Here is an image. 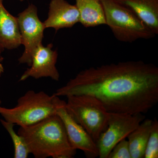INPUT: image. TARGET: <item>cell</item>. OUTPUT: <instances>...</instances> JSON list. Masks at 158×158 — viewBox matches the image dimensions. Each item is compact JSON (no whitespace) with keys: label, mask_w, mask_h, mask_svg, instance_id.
Segmentation results:
<instances>
[{"label":"cell","mask_w":158,"mask_h":158,"mask_svg":"<svg viewBox=\"0 0 158 158\" xmlns=\"http://www.w3.org/2000/svg\"><path fill=\"white\" fill-rule=\"evenodd\" d=\"M4 72V68L3 67L2 62L0 61V76Z\"/></svg>","instance_id":"obj_19"},{"label":"cell","mask_w":158,"mask_h":158,"mask_svg":"<svg viewBox=\"0 0 158 158\" xmlns=\"http://www.w3.org/2000/svg\"><path fill=\"white\" fill-rule=\"evenodd\" d=\"M66 98L65 107L67 112L96 143L107 127L109 113L102 103L91 95L82 94Z\"/></svg>","instance_id":"obj_5"},{"label":"cell","mask_w":158,"mask_h":158,"mask_svg":"<svg viewBox=\"0 0 158 158\" xmlns=\"http://www.w3.org/2000/svg\"><path fill=\"white\" fill-rule=\"evenodd\" d=\"M4 48L2 46L1 44L0 43V61H1V62H2V61L3 60V58L2 56V53L3 51H4Z\"/></svg>","instance_id":"obj_18"},{"label":"cell","mask_w":158,"mask_h":158,"mask_svg":"<svg viewBox=\"0 0 158 158\" xmlns=\"http://www.w3.org/2000/svg\"><path fill=\"white\" fill-rule=\"evenodd\" d=\"M1 104H2V100L0 99V106H1Z\"/></svg>","instance_id":"obj_20"},{"label":"cell","mask_w":158,"mask_h":158,"mask_svg":"<svg viewBox=\"0 0 158 158\" xmlns=\"http://www.w3.org/2000/svg\"><path fill=\"white\" fill-rule=\"evenodd\" d=\"M144 158H158V122L153 120L152 127L148 141Z\"/></svg>","instance_id":"obj_16"},{"label":"cell","mask_w":158,"mask_h":158,"mask_svg":"<svg viewBox=\"0 0 158 158\" xmlns=\"http://www.w3.org/2000/svg\"><path fill=\"white\" fill-rule=\"evenodd\" d=\"M20 1H21V2H23V1H24V0H19Z\"/></svg>","instance_id":"obj_21"},{"label":"cell","mask_w":158,"mask_h":158,"mask_svg":"<svg viewBox=\"0 0 158 158\" xmlns=\"http://www.w3.org/2000/svg\"><path fill=\"white\" fill-rule=\"evenodd\" d=\"M53 94H88L97 98L108 113L144 114L158 102V68L141 61L90 67Z\"/></svg>","instance_id":"obj_1"},{"label":"cell","mask_w":158,"mask_h":158,"mask_svg":"<svg viewBox=\"0 0 158 158\" xmlns=\"http://www.w3.org/2000/svg\"><path fill=\"white\" fill-rule=\"evenodd\" d=\"M145 118L143 114L109 113L107 127L96 142L100 158H108L113 147L125 139Z\"/></svg>","instance_id":"obj_6"},{"label":"cell","mask_w":158,"mask_h":158,"mask_svg":"<svg viewBox=\"0 0 158 158\" xmlns=\"http://www.w3.org/2000/svg\"><path fill=\"white\" fill-rule=\"evenodd\" d=\"M52 44L47 46H44L41 44L37 48L33 54L30 68L23 73L19 81L29 77L36 79L50 77L54 81H59V73L56 65L58 54L57 51L52 50Z\"/></svg>","instance_id":"obj_9"},{"label":"cell","mask_w":158,"mask_h":158,"mask_svg":"<svg viewBox=\"0 0 158 158\" xmlns=\"http://www.w3.org/2000/svg\"><path fill=\"white\" fill-rule=\"evenodd\" d=\"M59 97L44 91L29 90L18 99L13 108L0 106V115L4 120L19 127H27L56 114Z\"/></svg>","instance_id":"obj_3"},{"label":"cell","mask_w":158,"mask_h":158,"mask_svg":"<svg viewBox=\"0 0 158 158\" xmlns=\"http://www.w3.org/2000/svg\"><path fill=\"white\" fill-rule=\"evenodd\" d=\"M108 158H131L128 141L124 139L113 147Z\"/></svg>","instance_id":"obj_17"},{"label":"cell","mask_w":158,"mask_h":158,"mask_svg":"<svg viewBox=\"0 0 158 158\" xmlns=\"http://www.w3.org/2000/svg\"><path fill=\"white\" fill-rule=\"evenodd\" d=\"M17 19L21 44L25 48L19 62L20 64H27L31 66L34 52L42 44L45 28L44 23L38 18L37 8L33 4L20 13Z\"/></svg>","instance_id":"obj_7"},{"label":"cell","mask_w":158,"mask_h":158,"mask_svg":"<svg viewBox=\"0 0 158 158\" xmlns=\"http://www.w3.org/2000/svg\"><path fill=\"white\" fill-rule=\"evenodd\" d=\"M65 102L59 98L56 114L62 119L69 142L75 150H81L86 157L94 158L99 156L96 142L81 126L69 115L65 107Z\"/></svg>","instance_id":"obj_8"},{"label":"cell","mask_w":158,"mask_h":158,"mask_svg":"<svg viewBox=\"0 0 158 158\" xmlns=\"http://www.w3.org/2000/svg\"><path fill=\"white\" fill-rule=\"evenodd\" d=\"M17 133L35 158H72L76 154L57 114L31 126L20 127Z\"/></svg>","instance_id":"obj_2"},{"label":"cell","mask_w":158,"mask_h":158,"mask_svg":"<svg viewBox=\"0 0 158 158\" xmlns=\"http://www.w3.org/2000/svg\"><path fill=\"white\" fill-rule=\"evenodd\" d=\"M80 14V22L85 27L106 25L101 0H75Z\"/></svg>","instance_id":"obj_13"},{"label":"cell","mask_w":158,"mask_h":158,"mask_svg":"<svg viewBox=\"0 0 158 158\" xmlns=\"http://www.w3.org/2000/svg\"><path fill=\"white\" fill-rule=\"evenodd\" d=\"M132 11L151 30L158 34V0H116Z\"/></svg>","instance_id":"obj_11"},{"label":"cell","mask_w":158,"mask_h":158,"mask_svg":"<svg viewBox=\"0 0 158 158\" xmlns=\"http://www.w3.org/2000/svg\"><path fill=\"white\" fill-rule=\"evenodd\" d=\"M3 127L9 133L11 137L14 148L15 158H27L30 154V151L25 141L21 136L15 131V125L1 119L0 120Z\"/></svg>","instance_id":"obj_15"},{"label":"cell","mask_w":158,"mask_h":158,"mask_svg":"<svg viewBox=\"0 0 158 158\" xmlns=\"http://www.w3.org/2000/svg\"><path fill=\"white\" fill-rule=\"evenodd\" d=\"M80 22V14L76 6L65 0H52L49 5L48 16L44 22L45 29H59L71 28Z\"/></svg>","instance_id":"obj_10"},{"label":"cell","mask_w":158,"mask_h":158,"mask_svg":"<svg viewBox=\"0 0 158 158\" xmlns=\"http://www.w3.org/2000/svg\"><path fill=\"white\" fill-rule=\"evenodd\" d=\"M106 25L114 37L122 42L131 43L140 39H149L156 34L132 11L116 0H101Z\"/></svg>","instance_id":"obj_4"},{"label":"cell","mask_w":158,"mask_h":158,"mask_svg":"<svg viewBox=\"0 0 158 158\" xmlns=\"http://www.w3.org/2000/svg\"><path fill=\"white\" fill-rule=\"evenodd\" d=\"M153 120L144 119L135 129L128 136L131 158H144V152L149 138Z\"/></svg>","instance_id":"obj_14"},{"label":"cell","mask_w":158,"mask_h":158,"mask_svg":"<svg viewBox=\"0 0 158 158\" xmlns=\"http://www.w3.org/2000/svg\"><path fill=\"white\" fill-rule=\"evenodd\" d=\"M0 0V43L4 49L11 50L21 44L17 18L11 15Z\"/></svg>","instance_id":"obj_12"}]
</instances>
